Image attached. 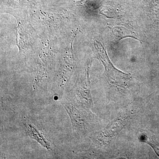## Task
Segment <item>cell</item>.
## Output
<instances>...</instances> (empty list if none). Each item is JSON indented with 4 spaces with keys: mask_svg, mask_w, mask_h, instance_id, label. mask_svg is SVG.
Returning <instances> with one entry per match:
<instances>
[{
    "mask_svg": "<svg viewBox=\"0 0 159 159\" xmlns=\"http://www.w3.org/2000/svg\"><path fill=\"white\" fill-rule=\"evenodd\" d=\"M16 45H17L18 46L19 48V50H20V46H19V45L18 44V40H17V38H18V36H17V29H16Z\"/></svg>",
    "mask_w": 159,
    "mask_h": 159,
    "instance_id": "obj_4",
    "label": "cell"
},
{
    "mask_svg": "<svg viewBox=\"0 0 159 159\" xmlns=\"http://www.w3.org/2000/svg\"><path fill=\"white\" fill-rule=\"evenodd\" d=\"M22 124L27 136L36 141L49 152L55 153L54 144L42 129L27 117H24Z\"/></svg>",
    "mask_w": 159,
    "mask_h": 159,
    "instance_id": "obj_3",
    "label": "cell"
},
{
    "mask_svg": "<svg viewBox=\"0 0 159 159\" xmlns=\"http://www.w3.org/2000/svg\"><path fill=\"white\" fill-rule=\"evenodd\" d=\"M96 49V57L101 61L105 68L106 74L109 82L113 85L125 88L132 77L129 74H125L116 68L111 62L104 47L99 42L94 43Z\"/></svg>",
    "mask_w": 159,
    "mask_h": 159,
    "instance_id": "obj_1",
    "label": "cell"
},
{
    "mask_svg": "<svg viewBox=\"0 0 159 159\" xmlns=\"http://www.w3.org/2000/svg\"><path fill=\"white\" fill-rule=\"evenodd\" d=\"M61 102L70 119L74 137L77 138L84 134L87 131L91 117L79 105L70 100L67 97H63Z\"/></svg>",
    "mask_w": 159,
    "mask_h": 159,
    "instance_id": "obj_2",
    "label": "cell"
}]
</instances>
